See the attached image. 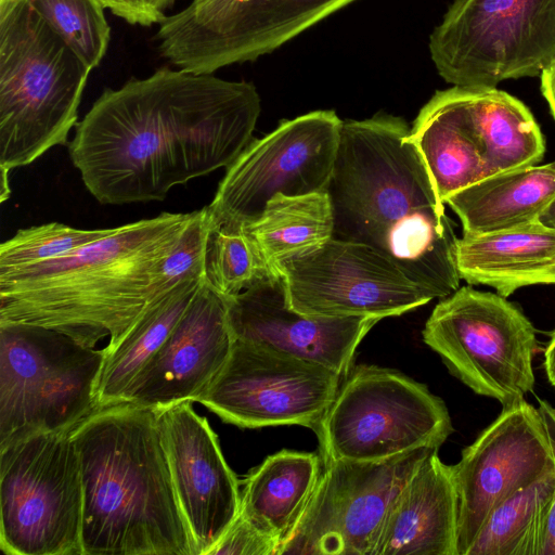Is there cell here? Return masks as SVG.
Returning <instances> with one entry per match:
<instances>
[{
  "label": "cell",
  "mask_w": 555,
  "mask_h": 555,
  "mask_svg": "<svg viewBox=\"0 0 555 555\" xmlns=\"http://www.w3.org/2000/svg\"><path fill=\"white\" fill-rule=\"evenodd\" d=\"M461 280L487 285L503 297L535 284L555 285V230L539 220L457 241Z\"/></svg>",
  "instance_id": "obj_21"
},
{
  "label": "cell",
  "mask_w": 555,
  "mask_h": 555,
  "mask_svg": "<svg viewBox=\"0 0 555 555\" xmlns=\"http://www.w3.org/2000/svg\"><path fill=\"white\" fill-rule=\"evenodd\" d=\"M225 301L235 339L323 365L343 378L351 370L357 347L379 321L366 317L327 318L297 312L287 304L280 274H273Z\"/></svg>",
  "instance_id": "obj_18"
},
{
  "label": "cell",
  "mask_w": 555,
  "mask_h": 555,
  "mask_svg": "<svg viewBox=\"0 0 555 555\" xmlns=\"http://www.w3.org/2000/svg\"><path fill=\"white\" fill-rule=\"evenodd\" d=\"M27 1L91 70L100 65L111 40L100 0Z\"/></svg>",
  "instance_id": "obj_30"
},
{
  "label": "cell",
  "mask_w": 555,
  "mask_h": 555,
  "mask_svg": "<svg viewBox=\"0 0 555 555\" xmlns=\"http://www.w3.org/2000/svg\"><path fill=\"white\" fill-rule=\"evenodd\" d=\"M82 555H197L173 488L158 409L120 402L73 430Z\"/></svg>",
  "instance_id": "obj_4"
},
{
  "label": "cell",
  "mask_w": 555,
  "mask_h": 555,
  "mask_svg": "<svg viewBox=\"0 0 555 555\" xmlns=\"http://www.w3.org/2000/svg\"><path fill=\"white\" fill-rule=\"evenodd\" d=\"M287 304L306 315L384 319L433 300L374 248L332 237L280 261Z\"/></svg>",
  "instance_id": "obj_14"
},
{
  "label": "cell",
  "mask_w": 555,
  "mask_h": 555,
  "mask_svg": "<svg viewBox=\"0 0 555 555\" xmlns=\"http://www.w3.org/2000/svg\"><path fill=\"white\" fill-rule=\"evenodd\" d=\"M322 460L379 462L436 449L452 434L442 399L402 373L359 365L343 378L314 429Z\"/></svg>",
  "instance_id": "obj_7"
},
{
  "label": "cell",
  "mask_w": 555,
  "mask_h": 555,
  "mask_svg": "<svg viewBox=\"0 0 555 555\" xmlns=\"http://www.w3.org/2000/svg\"><path fill=\"white\" fill-rule=\"evenodd\" d=\"M343 120L332 109L283 120L255 139L227 168L214 199L210 222L241 230L254 222L275 195L325 191L332 179Z\"/></svg>",
  "instance_id": "obj_12"
},
{
  "label": "cell",
  "mask_w": 555,
  "mask_h": 555,
  "mask_svg": "<svg viewBox=\"0 0 555 555\" xmlns=\"http://www.w3.org/2000/svg\"><path fill=\"white\" fill-rule=\"evenodd\" d=\"M104 348L43 326L0 323V447L74 430L98 409Z\"/></svg>",
  "instance_id": "obj_6"
},
{
  "label": "cell",
  "mask_w": 555,
  "mask_h": 555,
  "mask_svg": "<svg viewBox=\"0 0 555 555\" xmlns=\"http://www.w3.org/2000/svg\"><path fill=\"white\" fill-rule=\"evenodd\" d=\"M555 472L519 490L488 517L467 555H539Z\"/></svg>",
  "instance_id": "obj_28"
},
{
  "label": "cell",
  "mask_w": 555,
  "mask_h": 555,
  "mask_svg": "<svg viewBox=\"0 0 555 555\" xmlns=\"http://www.w3.org/2000/svg\"><path fill=\"white\" fill-rule=\"evenodd\" d=\"M203 279L180 282L155 302L112 349L105 359L96 387L100 408L120 403L133 379L167 339L181 319Z\"/></svg>",
  "instance_id": "obj_26"
},
{
  "label": "cell",
  "mask_w": 555,
  "mask_h": 555,
  "mask_svg": "<svg viewBox=\"0 0 555 555\" xmlns=\"http://www.w3.org/2000/svg\"><path fill=\"white\" fill-rule=\"evenodd\" d=\"M255 243L244 230L214 225L207 238L204 283L223 298L233 297L273 275Z\"/></svg>",
  "instance_id": "obj_29"
},
{
  "label": "cell",
  "mask_w": 555,
  "mask_h": 555,
  "mask_svg": "<svg viewBox=\"0 0 555 555\" xmlns=\"http://www.w3.org/2000/svg\"><path fill=\"white\" fill-rule=\"evenodd\" d=\"M83 490L73 430L0 447V547L10 555H82Z\"/></svg>",
  "instance_id": "obj_8"
},
{
  "label": "cell",
  "mask_w": 555,
  "mask_h": 555,
  "mask_svg": "<svg viewBox=\"0 0 555 555\" xmlns=\"http://www.w3.org/2000/svg\"><path fill=\"white\" fill-rule=\"evenodd\" d=\"M327 192L334 238L374 248L433 299L460 287L459 238L403 118L343 120Z\"/></svg>",
  "instance_id": "obj_2"
},
{
  "label": "cell",
  "mask_w": 555,
  "mask_h": 555,
  "mask_svg": "<svg viewBox=\"0 0 555 555\" xmlns=\"http://www.w3.org/2000/svg\"><path fill=\"white\" fill-rule=\"evenodd\" d=\"M341 380L323 365L235 339L229 360L196 402L242 428L299 425L314 430Z\"/></svg>",
  "instance_id": "obj_13"
},
{
  "label": "cell",
  "mask_w": 555,
  "mask_h": 555,
  "mask_svg": "<svg viewBox=\"0 0 555 555\" xmlns=\"http://www.w3.org/2000/svg\"><path fill=\"white\" fill-rule=\"evenodd\" d=\"M422 336L452 375L503 408L533 390L535 330L498 293L459 287L436 305Z\"/></svg>",
  "instance_id": "obj_10"
},
{
  "label": "cell",
  "mask_w": 555,
  "mask_h": 555,
  "mask_svg": "<svg viewBox=\"0 0 555 555\" xmlns=\"http://www.w3.org/2000/svg\"><path fill=\"white\" fill-rule=\"evenodd\" d=\"M321 454L282 450L269 455L244 481L240 513L281 548L296 532L319 483Z\"/></svg>",
  "instance_id": "obj_23"
},
{
  "label": "cell",
  "mask_w": 555,
  "mask_h": 555,
  "mask_svg": "<svg viewBox=\"0 0 555 555\" xmlns=\"http://www.w3.org/2000/svg\"><path fill=\"white\" fill-rule=\"evenodd\" d=\"M544 370L547 379L555 387V330L551 334V339L544 350Z\"/></svg>",
  "instance_id": "obj_36"
},
{
  "label": "cell",
  "mask_w": 555,
  "mask_h": 555,
  "mask_svg": "<svg viewBox=\"0 0 555 555\" xmlns=\"http://www.w3.org/2000/svg\"><path fill=\"white\" fill-rule=\"evenodd\" d=\"M195 215L162 212L63 257L0 273V323L48 327L88 347L108 338L105 348H114L176 286L163 266Z\"/></svg>",
  "instance_id": "obj_3"
},
{
  "label": "cell",
  "mask_w": 555,
  "mask_h": 555,
  "mask_svg": "<svg viewBox=\"0 0 555 555\" xmlns=\"http://www.w3.org/2000/svg\"><path fill=\"white\" fill-rule=\"evenodd\" d=\"M457 492V555H467L490 514L506 499L555 472L546 422L526 400L496 420L452 465Z\"/></svg>",
  "instance_id": "obj_16"
},
{
  "label": "cell",
  "mask_w": 555,
  "mask_h": 555,
  "mask_svg": "<svg viewBox=\"0 0 555 555\" xmlns=\"http://www.w3.org/2000/svg\"><path fill=\"white\" fill-rule=\"evenodd\" d=\"M428 47L440 77L455 87L538 76L555 59V0H454Z\"/></svg>",
  "instance_id": "obj_9"
},
{
  "label": "cell",
  "mask_w": 555,
  "mask_h": 555,
  "mask_svg": "<svg viewBox=\"0 0 555 555\" xmlns=\"http://www.w3.org/2000/svg\"><path fill=\"white\" fill-rule=\"evenodd\" d=\"M464 89L469 120L492 175L537 165L543 158L544 138L521 101L496 88Z\"/></svg>",
  "instance_id": "obj_25"
},
{
  "label": "cell",
  "mask_w": 555,
  "mask_h": 555,
  "mask_svg": "<svg viewBox=\"0 0 555 555\" xmlns=\"http://www.w3.org/2000/svg\"><path fill=\"white\" fill-rule=\"evenodd\" d=\"M90 72L27 0H0V171L68 143Z\"/></svg>",
  "instance_id": "obj_5"
},
{
  "label": "cell",
  "mask_w": 555,
  "mask_h": 555,
  "mask_svg": "<svg viewBox=\"0 0 555 555\" xmlns=\"http://www.w3.org/2000/svg\"><path fill=\"white\" fill-rule=\"evenodd\" d=\"M539 221L555 230V198L548 204L544 211L539 217Z\"/></svg>",
  "instance_id": "obj_37"
},
{
  "label": "cell",
  "mask_w": 555,
  "mask_h": 555,
  "mask_svg": "<svg viewBox=\"0 0 555 555\" xmlns=\"http://www.w3.org/2000/svg\"><path fill=\"white\" fill-rule=\"evenodd\" d=\"M113 229L86 230L60 222L20 229L0 245V273L63 257Z\"/></svg>",
  "instance_id": "obj_31"
},
{
  "label": "cell",
  "mask_w": 555,
  "mask_h": 555,
  "mask_svg": "<svg viewBox=\"0 0 555 555\" xmlns=\"http://www.w3.org/2000/svg\"><path fill=\"white\" fill-rule=\"evenodd\" d=\"M192 1H202V0H192Z\"/></svg>",
  "instance_id": "obj_39"
},
{
  "label": "cell",
  "mask_w": 555,
  "mask_h": 555,
  "mask_svg": "<svg viewBox=\"0 0 555 555\" xmlns=\"http://www.w3.org/2000/svg\"><path fill=\"white\" fill-rule=\"evenodd\" d=\"M411 138L443 203L492 176L469 127L461 87L437 91L430 98L411 127Z\"/></svg>",
  "instance_id": "obj_22"
},
{
  "label": "cell",
  "mask_w": 555,
  "mask_h": 555,
  "mask_svg": "<svg viewBox=\"0 0 555 555\" xmlns=\"http://www.w3.org/2000/svg\"><path fill=\"white\" fill-rule=\"evenodd\" d=\"M158 425L180 509L197 555H207L240 513L238 481L192 401L158 409Z\"/></svg>",
  "instance_id": "obj_17"
},
{
  "label": "cell",
  "mask_w": 555,
  "mask_h": 555,
  "mask_svg": "<svg viewBox=\"0 0 555 555\" xmlns=\"http://www.w3.org/2000/svg\"><path fill=\"white\" fill-rule=\"evenodd\" d=\"M555 198V162L492 175L451 195L463 234H486L538 221Z\"/></svg>",
  "instance_id": "obj_24"
},
{
  "label": "cell",
  "mask_w": 555,
  "mask_h": 555,
  "mask_svg": "<svg viewBox=\"0 0 555 555\" xmlns=\"http://www.w3.org/2000/svg\"><path fill=\"white\" fill-rule=\"evenodd\" d=\"M539 410L546 422L555 454V421L551 413V404L540 401ZM539 555H555V494L546 517Z\"/></svg>",
  "instance_id": "obj_34"
},
{
  "label": "cell",
  "mask_w": 555,
  "mask_h": 555,
  "mask_svg": "<svg viewBox=\"0 0 555 555\" xmlns=\"http://www.w3.org/2000/svg\"><path fill=\"white\" fill-rule=\"evenodd\" d=\"M104 8L130 25L151 27L168 16L176 0H100Z\"/></svg>",
  "instance_id": "obj_33"
},
{
  "label": "cell",
  "mask_w": 555,
  "mask_h": 555,
  "mask_svg": "<svg viewBox=\"0 0 555 555\" xmlns=\"http://www.w3.org/2000/svg\"><path fill=\"white\" fill-rule=\"evenodd\" d=\"M430 451L392 501L372 555H457L452 465Z\"/></svg>",
  "instance_id": "obj_20"
},
{
  "label": "cell",
  "mask_w": 555,
  "mask_h": 555,
  "mask_svg": "<svg viewBox=\"0 0 555 555\" xmlns=\"http://www.w3.org/2000/svg\"><path fill=\"white\" fill-rule=\"evenodd\" d=\"M354 0H202L158 25L157 50L198 74L269 54Z\"/></svg>",
  "instance_id": "obj_11"
},
{
  "label": "cell",
  "mask_w": 555,
  "mask_h": 555,
  "mask_svg": "<svg viewBox=\"0 0 555 555\" xmlns=\"http://www.w3.org/2000/svg\"><path fill=\"white\" fill-rule=\"evenodd\" d=\"M433 450L379 462L322 460L317 489L280 555H372L392 501Z\"/></svg>",
  "instance_id": "obj_15"
},
{
  "label": "cell",
  "mask_w": 555,
  "mask_h": 555,
  "mask_svg": "<svg viewBox=\"0 0 555 555\" xmlns=\"http://www.w3.org/2000/svg\"><path fill=\"white\" fill-rule=\"evenodd\" d=\"M260 111L249 81L165 66L105 89L75 126L68 154L101 204L163 201L227 169L254 140Z\"/></svg>",
  "instance_id": "obj_1"
},
{
  "label": "cell",
  "mask_w": 555,
  "mask_h": 555,
  "mask_svg": "<svg viewBox=\"0 0 555 555\" xmlns=\"http://www.w3.org/2000/svg\"><path fill=\"white\" fill-rule=\"evenodd\" d=\"M551 413H552V416H553V418L555 421V408H553L552 405H551Z\"/></svg>",
  "instance_id": "obj_38"
},
{
  "label": "cell",
  "mask_w": 555,
  "mask_h": 555,
  "mask_svg": "<svg viewBox=\"0 0 555 555\" xmlns=\"http://www.w3.org/2000/svg\"><path fill=\"white\" fill-rule=\"evenodd\" d=\"M234 341L225 298L203 281L167 339L131 383L122 402L153 409L196 402L229 360Z\"/></svg>",
  "instance_id": "obj_19"
},
{
  "label": "cell",
  "mask_w": 555,
  "mask_h": 555,
  "mask_svg": "<svg viewBox=\"0 0 555 555\" xmlns=\"http://www.w3.org/2000/svg\"><path fill=\"white\" fill-rule=\"evenodd\" d=\"M541 92L555 119V59L541 72Z\"/></svg>",
  "instance_id": "obj_35"
},
{
  "label": "cell",
  "mask_w": 555,
  "mask_h": 555,
  "mask_svg": "<svg viewBox=\"0 0 555 555\" xmlns=\"http://www.w3.org/2000/svg\"><path fill=\"white\" fill-rule=\"evenodd\" d=\"M279 555V544L238 513L223 537L207 555Z\"/></svg>",
  "instance_id": "obj_32"
},
{
  "label": "cell",
  "mask_w": 555,
  "mask_h": 555,
  "mask_svg": "<svg viewBox=\"0 0 555 555\" xmlns=\"http://www.w3.org/2000/svg\"><path fill=\"white\" fill-rule=\"evenodd\" d=\"M268 267L315 248L333 237L334 212L327 190L297 196L275 195L262 214L243 228Z\"/></svg>",
  "instance_id": "obj_27"
}]
</instances>
